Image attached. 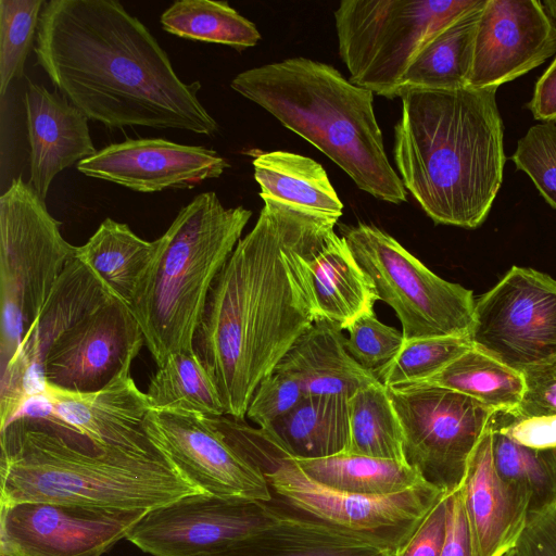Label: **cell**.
Segmentation results:
<instances>
[{"mask_svg":"<svg viewBox=\"0 0 556 556\" xmlns=\"http://www.w3.org/2000/svg\"><path fill=\"white\" fill-rule=\"evenodd\" d=\"M162 28L180 38L232 47L239 51L261 40L255 24L227 1L180 0L161 15Z\"/></svg>","mask_w":556,"mask_h":556,"instance_id":"cell-33","label":"cell"},{"mask_svg":"<svg viewBox=\"0 0 556 556\" xmlns=\"http://www.w3.org/2000/svg\"><path fill=\"white\" fill-rule=\"evenodd\" d=\"M265 430L295 459H318L349 451V397L305 395Z\"/></svg>","mask_w":556,"mask_h":556,"instance_id":"cell-27","label":"cell"},{"mask_svg":"<svg viewBox=\"0 0 556 556\" xmlns=\"http://www.w3.org/2000/svg\"><path fill=\"white\" fill-rule=\"evenodd\" d=\"M342 331L327 319L316 320L276 367L293 377L305 395L350 397L378 379L349 353Z\"/></svg>","mask_w":556,"mask_h":556,"instance_id":"cell-23","label":"cell"},{"mask_svg":"<svg viewBox=\"0 0 556 556\" xmlns=\"http://www.w3.org/2000/svg\"><path fill=\"white\" fill-rule=\"evenodd\" d=\"M0 505L51 502L150 510L202 493L162 453L97 442L47 418L0 430Z\"/></svg>","mask_w":556,"mask_h":556,"instance_id":"cell-4","label":"cell"},{"mask_svg":"<svg viewBox=\"0 0 556 556\" xmlns=\"http://www.w3.org/2000/svg\"><path fill=\"white\" fill-rule=\"evenodd\" d=\"M42 0H0V96L21 78L36 38Z\"/></svg>","mask_w":556,"mask_h":556,"instance_id":"cell-37","label":"cell"},{"mask_svg":"<svg viewBox=\"0 0 556 556\" xmlns=\"http://www.w3.org/2000/svg\"><path fill=\"white\" fill-rule=\"evenodd\" d=\"M527 108L535 119L551 123L556 121V56L536 81Z\"/></svg>","mask_w":556,"mask_h":556,"instance_id":"cell-46","label":"cell"},{"mask_svg":"<svg viewBox=\"0 0 556 556\" xmlns=\"http://www.w3.org/2000/svg\"><path fill=\"white\" fill-rule=\"evenodd\" d=\"M346 330L349 353L374 374L395 357L405 341L402 331L381 323L374 312L355 319Z\"/></svg>","mask_w":556,"mask_h":556,"instance_id":"cell-39","label":"cell"},{"mask_svg":"<svg viewBox=\"0 0 556 556\" xmlns=\"http://www.w3.org/2000/svg\"><path fill=\"white\" fill-rule=\"evenodd\" d=\"M114 298L89 266L76 256L71 260L13 359L1 370L0 430L29 397L46 391V358L61 334Z\"/></svg>","mask_w":556,"mask_h":556,"instance_id":"cell-16","label":"cell"},{"mask_svg":"<svg viewBox=\"0 0 556 556\" xmlns=\"http://www.w3.org/2000/svg\"><path fill=\"white\" fill-rule=\"evenodd\" d=\"M440 556H480L466 515L460 485L447 495L446 533Z\"/></svg>","mask_w":556,"mask_h":556,"instance_id":"cell-44","label":"cell"},{"mask_svg":"<svg viewBox=\"0 0 556 556\" xmlns=\"http://www.w3.org/2000/svg\"><path fill=\"white\" fill-rule=\"evenodd\" d=\"M229 444L263 473L278 516L308 521L396 553L446 494L429 482L386 497L342 493L308 478L265 430L230 416L211 418Z\"/></svg>","mask_w":556,"mask_h":556,"instance_id":"cell-7","label":"cell"},{"mask_svg":"<svg viewBox=\"0 0 556 556\" xmlns=\"http://www.w3.org/2000/svg\"><path fill=\"white\" fill-rule=\"evenodd\" d=\"M485 0L435 34L417 53L402 78L397 97L408 90L469 87L475 33Z\"/></svg>","mask_w":556,"mask_h":556,"instance_id":"cell-28","label":"cell"},{"mask_svg":"<svg viewBox=\"0 0 556 556\" xmlns=\"http://www.w3.org/2000/svg\"><path fill=\"white\" fill-rule=\"evenodd\" d=\"M228 167L215 150L162 138L112 143L77 163V170L85 176L143 193L193 188L218 178Z\"/></svg>","mask_w":556,"mask_h":556,"instance_id":"cell-20","label":"cell"},{"mask_svg":"<svg viewBox=\"0 0 556 556\" xmlns=\"http://www.w3.org/2000/svg\"><path fill=\"white\" fill-rule=\"evenodd\" d=\"M309 283L319 319L346 330L358 317L372 313L376 288L353 256L345 239L334 230L309 263Z\"/></svg>","mask_w":556,"mask_h":556,"instance_id":"cell-24","label":"cell"},{"mask_svg":"<svg viewBox=\"0 0 556 556\" xmlns=\"http://www.w3.org/2000/svg\"><path fill=\"white\" fill-rule=\"evenodd\" d=\"M131 364L98 391L68 392L47 387L45 392L29 397L13 420L47 418L103 444L161 453L144 429L151 408L147 393L136 386L130 375Z\"/></svg>","mask_w":556,"mask_h":556,"instance_id":"cell-18","label":"cell"},{"mask_svg":"<svg viewBox=\"0 0 556 556\" xmlns=\"http://www.w3.org/2000/svg\"><path fill=\"white\" fill-rule=\"evenodd\" d=\"M503 556H522L521 553L519 552L518 547H514L513 549H510L509 552H507L505 555Z\"/></svg>","mask_w":556,"mask_h":556,"instance_id":"cell-48","label":"cell"},{"mask_svg":"<svg viewBox=\"0 0 556 556\" xmlns=\"http://www.w3.org/2000/svg\"><path fill=\"white\" fill-rule=\"evenodd\" d=\"M254 179L263 201L287 204L333 220L341 217L343 203L324 167L311 157L271 151L253 160Z\"/></svg>","mask_w":556,"mask_h":556,"instance_id":"cell-25","label":"cell"},{"mask_svg":"<svg viewBox=\"0 0 556 556\" xmlns=\"http://www.w3.org/2000/svg\"><path fill=\"white\" fill-rule=\"evenodd\" d=\"M24 104L30 147L28 184L45 200L60 172L97 150L88 117L61 93L29 81Z\"/></svg>","mask_w":556,"mask_h":556,"instance_id":"cell-22","label":"cell"},{"mask_svg":"<svg viewBox=\"0 0 556 556\" xmlns=\"http://www.w3.org/2000/svg\"><path fill=\"white\" fill-rule=\"evenodd\" d=\"M230 87L316 147L362 191L393 204L406 201L384 150L370 90L303 56L243 71Z\"/></svg>","mask_w":556,"mask_h":556,"instance_id":"cell-5","label":"cell"},{"mask_svg":"<svg viewBox=\"0 0 556 556\" xmlns=\"http://www.w3.org/2000/svg\"><path fill=\"white\" fill-rule=\"evenodd\" d=\"M471 348L469 337H432L404 341L395 357L375 375L388 388L424 382Z\"/></svg>","mask_w":556,"mask_h":556,"instance_id":"cell-36","label":"cell"},{"mask_svg":"<svg viewBox=\"0 0 556 556\" xmlns=\"http://www.w3.org/2000/svg\"><path fill=\"white\" fill-rule=\"evenodd\" d=\"M422 383L466 394L494 412H514L523 392L521 372L473 346Z\"/></svg>","mask_w":556,"mask_h":556,"instance_id":"cell-32","label":"cell"},{"mask_svg":"<svg viewBox=\"0 0 556 556\" xmlns=\"http://www.w3.org/2000/svg\"><path fill=\"white\" fill-rule=\"evenodd\" d=\"M521 374V401L510 413L520 418L556 416V358L528 367Z\"/></svg>","mask_w":556,"mask_h":556,"instance_id":"cell-41","label":"cell"},{"mask_svg":"<svg viewBox=\"0 0 556 556\" xmlns=\"http://www.w3.org/2000/svg\"><path fill=\"white\" fill-rule=\"evenodd\" d=\"M498 475L530 494V516L556 504V447L520 444L489 424ZM529 516V517H530Z\"/></svg>","mask_w":556,"mask_h":556,"instance_id":"cell-35","label":"cell"},{"mask_svg":"<svg viewBox=\"0 0 556 556\" xmlns=\"http://www.w3.org/2000/svg\"><path fill=\"white\" fill-rule=\"evenodd\" d=\"M336 224L266 200L216 276L193 345L227 416L244 420L260 382L319 319L309 263Z\"/></svg>","mask_w":556,"mask_h":556,"instance_id":"cell-1","label":"cell"},{"mask_svg":"<svg viewBox=\"0 0 556 556\" xmlns=\"http://www.w3.org/2000/svg\"><path fill=\"white\" fill-rule=\"evenodd\" d=\"M350 453L405 463L403 431L388 388L379 380L349 397Z\"/></svg>","mask_w":556,"mask_h":556,"instance_id":"cell-34","label":"cell"},{"mask_svg":"<svg viewBox=\"0 0 556 556\" xmlns=\"http://www.w3.org/2000/svg\"><path fill=\"white\" fill-rule=\"evenodd\" d=\"M511 160L556 210V124L543 122L530 127L518 140Z\"/></svg>","mask_w":556,"mask_h":556,"instance_id":"cell-38","label":"cell"},{"mask_svg":"<svg viewBox=\"0 0 556 556\" xmlns=\"http://www.w3.org/2000/svg\"><path fill=\"white\" fill-rule=\"evenodd\" d=\"M497 88L408 90L400 98L399 176L435 223L466 229L488 217L505 165Z\"/></svg>","mask_w":556,"mask_h":556,"instance_id":"cell-3","label":"cell"},{"mask_svg":"<svg viewBox=\"0 0 556 556\" xmlns=\"http://www.w3.org/2000/svg\"><path fill=\"white\" fill-rule=\"evenodd\" d=\"M278 517L269 527L202 556H395L327 527Z\"/></svg>","mask_w":556,"mask_h":556,"instance_id":"cell-26","label":"cell"},{"mask_svg":"<svg viewBox=\"0 0 556 556\" xmlns=\"http://www.w3.org/2000/svg\"><path fill=\"white\" fill-rule=\"evenodd\" d=\"M541 2L545 11L556 20V0H544Z\"/></svg>","mask_w":556,"mask_h":556,"instance_id":"cell-47","label":"cell"},{"mask_svg":"<svg viewBox=\"0 0 556 556\" xmlns=\"http://www.w3.org/2000/svg\"><path fill=\"white\" fill-rule=\"evenodd\" d=\"M144 338L129 307L114 298L54 342L45 363L47 387L92 392L108 386L140 353Z\"/></svg>","mask_w":556,"mask_h":556,"instance_id":"cell-17","label":"cell"},{"mask_svg":"<svg viewBox=\"0 0 556 556\" xmlns=\"http://www.w3.org/2000/svg\"><path fill=\"white\" fill-rule=\"evenodd\" d=\"M460 490L480 556H503L516 547L531 498L496 471L489 427L469 458Z\"/></svg>","mask_w":556,"mask_h":556,"instance_id":"cell-21","label":"cell"},{"mask_svg":"<svg viewBox=\"0 0 556 556\" xmlns=\"http://www.w3.org/2000/svg\"><path fill=\"white\" fill-rule=\"evenodd\" d=\"M388 393L402 427L406 464L440 490H456L495 412L430 383L390 387Z\"/></svg>","mask_w":556,"mask_h":556,"instance_id":"cell-11","label":"cell"},{"mask_svg":"<svg viewBox=\"0 0 556 556\" xmlns=\"http://www.w3.org/2000/svg\"><path fill=\"white\" fill-rule=\"evenodd\" d=\"M469 340L519 372L556 358V280L513 266L476 301Z\"/></svg>","mask_w":556,"mask_h":556,"instance_id":"cell-12","label":"cell"},{"mask_svg":"<svg viewBox=\"0 0 556 556\" xmlns=\"http://www.w3.org/2000/svg\"><path fill=\"white\" fill-rule=\"evenodd\" d=\"M305 396L300 383L286 371L275 368L257 386L247 415L261 429H267L291 412Z\"/></svg>","mask_w":556,"mask_h":556,"instance_id":"cell-40","label":"cell"},{"mask_svg":"<svg viewBox=\"0 0 556 556\" xmlns=\"http://www.w3.org/2000/svg\"><path fill=\"white\" fill-rule=\"evenodd\" d=\"M278 519L266 502L198 493L148 510L126 539L154 556H202Z\"/></svg>","mask_w":556,"mask_h":556,"instance_id":"cell-14","label":"cell"},{"mask_svg":"<svg viewBox=\"0 0 556 556\" xmlns=\"http://www.w3.org/2000/svg\"><path fill=\"white\" fill-rule=\"evenodd\" d=\"M251 216L250 210L225 207L215 192H203L156 239L155 256L129 309L157 367L194 348L211 287Z\"/></svg>","mask_w":556,"mask_h":556,"instance_id":"cell-6","label":"cell"},{"mask_svg":"<svg viewBox=\"0 0 556 556\" xmlns=\"http://www.w3.org/2000/svg\"><path fill=\"white\" fill-rule=\"evenodd\" d=\"M151 377L150 408L215 418L226 415L217 382L193 349L167 357Z\"/></svg>","mask_w":556,"mask_h":556,"instance_id":"cell-31","label":"cell"},{"mask_svg":"<svg viewBox=\"0 0 556 556\" xmlns=\"http://www.w3.org/2000/svg\"><path fill=\"white\" fill-rule=\"evenodd\" d=\"M144 429L170 465L200 492L270 500L263 473L229 444L210 418L150 409Z\"/></svg>","mask_w":556,"mask_h":556,"instance_id":"cell-15","label":"cell"},{"mask_svg":"<svg viewBox=\"0 0 556 556\" xmlns=\"http://www.w3.org/2000/svg\"><path fill=\"white\" fill-rule=\"evenodd\" d=\"M37 64L88 119L212 136L216 119L184 83L147 26L115 0L45 1Z\"/></svg>","mask_w":556,"mask_h":556,"instance_id":"cell-2","label":"cell"},{"mask_svg":"<svg viewBox=\"0 0 556 556\" xmlns=\"http://www.w3.org/2000/svg\"><path fill=\"white\" fill-rule=\"evenodd\" d=\"M45 200L22 178L0 197V371L13 359L75 256Z\"/></svg>","mask_w":556,"mask_h":556,"instance_id":"cell-8","label":"cell"},{"mask_svg":"<svg viewBox=\"0 0 556 556\" xmlns=\"http://www.w3.org/2000/svg\"><path fill=\"white\" fill-rule=\"evenodd\" d=\"M147 511L51 502L0 505V554L102 556Z\"/></svg>","mask_w":556,"mask_h":556,"instance_id":"cell-13","label":"cell"},{"mask_svg":"<svg viewBox=\"0 0 556 556\" xmlns=\"http://www.w3.org/2000/svg\"><path fill=\"white\" fill-rule=\"evenodd\" d=\"M157 243L138 237L124 223L105 218L75 256L89 266L128 307L156 253Z\"/></svg>","mask_w":556,"mask_h":556,"instance_id":"cell-29","label":"cell"},{"mask_svg":"<svg viewBox=\"0 0 556 556\" xmlns=\"http://www.w3.org/2000/svg\"><path fill=\"white\" fill-rule=\"evenodd\" d=\"M342 237L378 299L396 313L405 341L469 337L476 306L471 290L442 279L374 225L345 226Z\"/></svg>","mask_w":556,"mask_h":556,"instance_id":"cell-10","label":"cell"},{"mask_svg":"<svg viewBox=\"0 0 556 556\" xmlns=\"http://www.w3.org/2000/svg\"><path fill=\"white\" fill-rule=\"evenodd\" d=\"M481 0H343L334 11L339 54L350 81L397 97L421 48Z\"/></svg>","mask_w":556,"mask_h":556,"instance_id":"cell-9","label":"cell"},{"mask_svg":"<svg viewBox=\"0 0 556 556\" xmlns=\"http://www.w3.org/2000/svg\"><path fill=\"white\" fill-rule=\"evenodd\" d=\"M556 52V26L538 0H485L478 18L469 87L498 88Z\"/></svg>","mask_w":556,"mask_h":556,"instance_id":"cell-19","label":"cell"},{"mask_svg":"<svg viewBox=\"0 0 556 556\" xmlns=\"http://www.w3.org/2000/svg\"><path fill=\"white\" fill-rule=\"evenodd\" d=\"M295 462L316 483L365 497L391 496L427 482L415 468L405 463L350 452Z\"/></svg>","mask_w":556,"mask_h":556,"instance_id":"cell-30","label":"cell"},{"mask_svg":"<svg viewBox=\"0 0 556 556\" xmlns=\"http://www.w3.org/2000/svg\"><path fill=\"white\" fill-rule=\"evenodd\" d=\"M447 495L429 511L395 556H440L446 533Z\"/></svg>","mask_w":556,"mask_h":556,"instance_id":"cell-43","label":"cell"},{"mask_svg":"<svg viewBox=\"0 0 556 556\" xmlns=\"http://www.w3.org/2000/svg\"><path fill=\"white\" fill-rule=\"evenodd\" d=\"M490 425L520 444L536 448L556 447V416L520 418L510 412H495Z\"/></svg>","mask_w":556,"mask_h":556,"instance_id":"cell-42","label":"cell"},{"mask_svg":"<svg viewBox=\"0 0 556 556\" xmlns=\"http://www.w3.org/2000/svg\"><path fill=\"white\" fill-rule=\"evenodd\" d=\"M517 547L522 556H556V504L529 517Z\"/></svg>","mask_w":556,"mask_h":556,"instance_id":"cell-45","label":"cell"}]
</instances>
